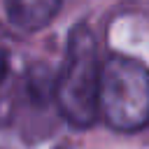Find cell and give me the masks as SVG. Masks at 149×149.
Returning <instances> with one entry per match:
<instances>
[{
  "mask_svg": "<svg viewBox=\"0 0 149 149\" xmlns=\"http://www.w3.org/2000/svg\"><path fill=\"white\" fill-rule=\"evenodd\" d=\"M100 79L102 65L98 61L95 35L86 23L70 30L63 65L56 74L54 95L61 114L79 126H91L100 114Z\"/></svg>",
  "mask_w": 149,
  "mask_h": 149,
  "instance_id": "obj_1",
  "label": "cell"
},
{
  "mask_svg": "<svg viewBox=\"0 0 149 149\" xmlns=\"http://www.w3.org/2000/svg\"><path fill=\"white\" fill-rule=\"evenodd\" d=\"M100 114L114 130L149 126V68L130 56H109L100 79Z\"/></svg>",
  "mask_w": 149,
  "mask_h": 149,
  "instance_id": "obj_2",
  "label": "cell"
},
{
  "mask_svg": "<svg viewBox=\"0 0 149 149\" xmlns=\"http://www.w3.org/2000/svg\"><path fill=\"white\" fill-rule=\"evenodd\" d=\"M61 9V0H7V14L12 26L21 30L44 28Z\"/></svg>",
  "mask_w": 149,
  "mask_h": 149,
  "instance_id": "obj_3",
  "label": "cell"
},
{
  "mask_svg": "<svg viewBox=\"0 0 149 149\" xmlns=\"http://www.w3.org/2000/svg\"><path fill=\"white\" fill-rule=\"evenodd\" d=\"M7 70H9V56L5 49H0V81L7 77Z\"/></svg>",
  "mask_w": 149,
  "mask_h": 149,
  "instance_id": "obj_4",
  "label": "cell"
}]
</instances>
